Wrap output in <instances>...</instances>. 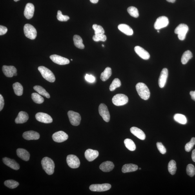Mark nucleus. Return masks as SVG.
Instances as JSON below:
<instances>
[{"instance_id": "32", "label": "nucleus", "mask_w": 195, "mask_h": 195, "mask_svg": "<svg viewBox=\"0 0 195 195\" xmlns=\"http://www.w3.org/2000/svg\"><path fill=\"white\" fill-rule=\"evenodd\" d=\"M33 88L39 94L46 97V98H50V96L49 94L42 86L39 85L35 86Z\"/></svg>"}, {"instance_id": "41", "label": "nucleus", "mask_w": 195, "mask_h": 195, "mask_svg": "<svg viewBox=\"0 0 195 195\" xmlns=\"http://www.w3.org/2000/svg\"><path fill=\"white\" fill-rule=\"evenodd\" d=\"M187 174L190 177L193 176L195 175V168L192 164H189L187 166Z\"/></svg>"}, {"instance_id": "9", "label": "nucleus", "mask_w": 195, "mask_h": 195, "mask_svg": "<svg viewBox=\"0 0 195 195\" xmlns=\"http://www.w3.org/2000/svg\"><path fill=\"white\" fill-rule=\"evenodd\" d=\"M111 187V185L109 184H96L91 185L89 189L93 192H102L107 191Z\"/></svg>"}, {"instance_id": "6", "label": "nucleus", "mask_w": 195, "mask_h": 195, "mask_svg": "<svg viewBox=\"0 0 195 195\" xmlns=\"http://www.w3.org/2000/svg\"><path fill=\"white\" fill-rule=\"evenodd\" d=\"M128 102L127 96L124 94H117L113 97L112 102L115 106H119L125 105Z\"/></svg>"}, {"instance_id": "13", "label": "nucleus", "mask_w": 195, "mask_h": 195, "mask_svg": "<svg viewBox=\"0 0 195 195\" xmlns=\"http://www.w3.org/2000/svg\"><path fill=\"white\" fill-rule=\"evenodd\" d=\"M37 121L46 124L52 123L53 121L52 117L48 114L43 112H39L35 115Z\"/></svg>"}, {"instance_id": "29", "label": "nucleus", "mask_w": 195, "mask_h": 195, "mask_svg": "<svg viewBox=\"0 0 195 195\" xmlns=\"http://www.w3.org/2000/svg\"><path fill=\"white\" fill-rule=\"evenodd\" d=\"M74 43L75 45L77 48L83 49L85 48V46L83 43V40L81 37L79 35H75L74 36Z\"/></svg>"}, {"instance_id": "2", "label": "nucleus", "mask_w": 195, "mask_h": 195, "mask_svg": "<svg viewBox=\"0 0 195 195\" xmlns=\"http://www.w3.org/2000/svg\"><path fill=\"white\" fill-rule=\"evenodd\" d=\"M137 93L142 99L145 100L149 99L150 93L147 86L145 84L142 83H137L136 86Z\"/></svg>"}, {"instance_id": "27", "label": "nucleus", "mask_w": 195, "mask_h": 195, "mask_svg": "<svg viewBox=\"0 0 195 195\" xmlns=\"http://www.w3.org/2000/svg\"><path fill=\"white\" fill-rule=\"evenodd\" d=\"M138 169L137 165L133 164H125L123 166L122 168V171L124 173L136 171Z\"/></svg>"}, {"instance_id": "14", "label": "nucleus", "mask_w": 195, "mask_h": 195, "mask_svg": "<svg viewBox=\"0 0 195 195\" xmlns=\"http://www.w3.org/2000/svg\"><path fill=\"white\" fill-rule=\"evenodd\" d=\"M50 58L54 63L59 65H66L70 63L69 60L57 55H51Z\"/></svg>"}, {"instance_id": "34", "label": "nucleus", "mask_w": 195, "mask_h": 195, "mask_svg": "<svg viewBox=\"0 0 195 195\" xmlns=\"http://www.w3.org/2000/svg\"><path fill=\"white\" fill-rule=\"evenodd\" d=\"M174 119L175 121L182 125H185L187 123V119L184 115L177 114L174 115Z\"/></svg>"}, {"instance_id": "22", "label": "nucleus", "mask_w": 195, "mask_h": 195, "mask_svg": "<svg viewBox=\"0 0 195 195\" xmlns=\"http://www.w3.org/2000/svg\"><path fill=\"white\" fill-rule=\"evenodd\" d=\"M130 131L132 134L137 138L141 140H145L146 136L142 130L136 127H132L130 128Z\"/></svg>"}, {"instance_id": "1", "label": "nucleus", "mask_w": 195, "mask_h": 195, "mask_svg": "<svg viewBox=\"0 0 195 195\" xmlns=\"http://www.w3.org/2000/svg\"><path fill=\"white\" fill-rule=\"evenodd\" d=\"M42 167L43 169L48 175H52L54 172L55 164L52 159L48 157H45L42 159L41 161Z\"/></svg>"}, {"instance_id": "42", "label": "nucleus", "mask_w": 195, "mask_h": 195, "mask_svg": "<svg viewBox=\"0 0 195 195\" xmlns=\"http://www.w3.org/2000/svg\"><path fill=\"white\" fill-rule=\"evenodd\" d=\"M93 39L94 41L96 42L99 41L105 42L107 39V37L104 34H95L93 36Z\"/></svg>"}, {"instance_id": "44", "label": "nucleus", "mask_w": 195, "mask_h": 195, "mask_svg": "<svg viewBox=\"0 0 195 195\" xmlns=\"http://www.w3.org/2000/svg\"><path fill=\"white\" fill-rule=\"evenodd\" d=\"M195 144V138L193 137L189 143H187L185 146V150L186 152H189L192 149Z\"/></svg>"}, {"instance_id": "58", "label": "nucleus", "mask_w": 195, "mask_h": 195, "mask_svg": "<svg viewBox=\"0 0 195 195\" xmlns=\"http://www.w3.org/2000/svg\"><path fill=\"white\" fill-rule=\"evenodd\" d=\"M71 61H73V60L72 59H71Z\"/></svg>"}, {"instance_id": "12", "label": "nucleus", "mask_w": 195, "mask_h": 195, "mask_svg": "<svg viewBox=\"0 0 195 195\" xmlns=\"http://www.w3.org/2000/svg\"><path fill=\"white\" fill-rule=\"evenodd\" d=\"M52 138L55 142L61 143L67 140L68 136L66 133L63 131H59L52 135Z\"/></svg>"}, {"instance_id": "53", "label": "nucleus", "mask_w": 195, "mask_h": 195, "mask_svg": "<svg viewBox=\"0 0 195 195\" xmlns=\"http://www.w3.org/2000/svg\"><path fill=\"white\" fill-rule=\"evenodd\" d=\"M17 75V72L15 73V74H14V76H16Z\"/></svg>"}, {"instance_id": "51", "label": "nucleus", "mask_w": 195, "mask_h": 195, "mask_svg": "<svg viewBox=\"0 0 195 195\" xmlns=\"http://www.w3.org/2000/svg\"><path fill=\"white\" fill-rule=\"evenodd\" d=\"M90 1L91 3L96 4L98 2L99 0H90Z\"/></svg>"}, {"instance_id": "17", "label": "nucleus", "mask_w": 195, "mask_h": 195, "mask_svg": "<svg viewBox=\"0 0 195 195\" xmlns=\"http://www.w3.org/2000/svg\"><path fill=\"white\" fill-rule=\"evenodd\" d=\"M23 138L27 140H37L40 138L39 133L34 131H29L23 133Z\"/></svg>"}, {"instance_id": "15", "label": "nucleus", "mask_w": 195, "mask_h": 195, "mask_svg": "<svg viewBox=\"0 0 195 195\" xmlns=\"http://www.w3.org/2000/svg\"><path fill=\"white\" fill-rule=\"evenodd\" d=\"M168 76L167 69L164 68L161 72L158 80L159 85L161 88H163L165 86L167 82Z\"/></svg>"}, {"instance_id": "57", "label": "nucleus", "mask_w": 195, "mask_h": 195, "mask_svg": "<svg viewBox=\"0 0 195 195\" xmlns=\"http://www.w3.org/2000/svg\"><path fill=\"white\" fill-rule=\"evenodd\" d=\"M139 170H141V168H139Z\"/></svg>"}, {"instance_id": "18", "label": "nucleus", "mask_w": 195, "mask_h": 195, "mask_svg": "<svg viewBox=\"0 0 195 195\" xmlns=\"http://www.w3.org/2000/svg\"><path fill=\"white\" fill-rule=\"evenodd\" d=\"M2 71L4 75L8 77H13L15 73L17 72V69L14 66H3L2 67Z\"/></svg>"}, {"instance_id": "5", "label": "nucleus", "mask_w": 195, "mask_h": 195, "mask_svg": "<svg viewBox=\"0 0 195 195\" xmlns=\"http://www.w3.org/2000/svg\"><path fill=\"white\" fill-rule=\"evenodd\" d=\"M24 34L28 38L34 39L37 37V32L35 28L30 24H26L24 26Z\"/></svg>"}, {"instance_id": "7", "label": "nucleus", "mask_w": 195, "mask_h": 195, "mask_svg": "<svg viewBox=\"0 0 195 195\" xmlns=\"http://www.w3.org/2000/svg\"><path fill=\"white\" fill-rule=\"evenodd\" d=\"M68 115L72 125L76 126L79 125L81 120V117L78 113L72 111H70L68 112Z\"/></svg>"}, {"instance_id": "11", "label": "nucleus", "mask_w": 195, "mask_h": 195, "mask_svg": "<svg viewBox=\"0 0 195 195\" xmlns=\"http://www.w3.org/2000/svg\"><path fill=\"white\" fill-rule=\"evenodd\" d=\"M168 24L169 20L167 17L165 16L159 17L155 22L154 27L155 29L159 30L167 26Z\"/></svg>"}, {"instance_id": "3", "label": "nucleus", "mask_w": 195, "mask_h": 195, "mask_svg": "<svg viewBox=\"0 0 195 195\" xmlns=\"http://www.w3.org/2000/svg\"><path fill=\"white\" fill-rule=\"evenodd\" d=\"M38 70L40 72L43 78L50 83H54L55 80V77L52 71L45 66H41L38 68Z\"/></svg>"}, {"instance_id": "24", "label": "nucleus", "mask_w": 195, "mask_h": 195, "mask_svg": "<svg viewBox=\"0 0 195 195\" xmlns=\"http://www.w3.org/2000/svg\"><path fill=\"white\" fill-rule=\"evenodd\" d=\"M114 164L111 161H106L102 163L99 166V168L104 172H109L114 169Z\"/></svg>"}, {"instance_id": "20", "label": "nucleus", "mask_w": 195, "mask_h": 195, "mask_svg": "<svg viewBox=\"0 0 195 195\" xmlns=\"http://www.w3.org/2000/svg\"><path fill=\"white\" fill-rule=\"evenodd\" d=\"M85 158L89 161H93L99 156V152L96 150L88 149L86 151L85 153Z\"/></svg>"}, {"instance_id": "31", "label": "nucleus", "mask_w": 195, "mask_h": 195, "mask_svg": "<svg viewBox=\"0 0 195 195\" xmlns=\"http://www.w3.org/2000/svg\"><path fill=\"white\" fill-rule=\"evenodd\" d=\"M13 89L15 94L17 96H21L23 94V86L19 83H14L13 85Z\"/></svg>"}, {"instance_id": "38", "label": "nucleus", "mask_w": 195, "mask_h": 195, "mask_svg": "<svg viewBox=\"0 0 195 195\" xmlns=\"http://www.w3.org/2000/svg\"><path fill=\"white\" fill-rule=\"evenodd\" d=\"M121 82L119 79L116 78L114 79L110 86V90L111 91H113L116 88L120 87Z\"/></svg>"}, {"instance_id": "47", "label": "nucleus", "mask_w": 195, "mask_h": 195, "mask_svg": "<svg viewBox=\"0 0 195 195\" xmlns=\"http://www.w3.org/2000/svg\"><path fill=\"white\" fill-rule=\"evenodd\" d=\"M8 31L7 28L5 26L1 25L0 26V35H3L6 34Z\"/></svg>"}, {"instance_id": "25", "label": "nucleus", "mask_w": 195, "mask_h": 195, "mask_svg": "<svg viewBox=\"0 0 195 195\" xmlns=\"http://www.w3.org/2000/svg\"><path fill=\"white\" fill-rule=\"evenodd\" d=\"M29 119V116L27 113L24 111L20 112L15 119L16 124H23L26 122Z\"/></svg>"}, {"instance_id": "46", "label": "nucleus", "mask_w": 195, "mask_h": 195, "mask_svg": "<svg viewBox=\"0 0 195 195\" xmlns=\"http://www.w3.org/2000/svg\"><path fill=\"white\" fill-rule=\"evenodd\" d=\"M85 79L86 81L90 83H94L96 80L95 77L92 75L86 74L85 76Z\"/></svg>"}, {"instance_id": "28", "label": "nucleus", "mask_w": 195, "mask_h": 195, "mask_svg": "<svg viewBox=\"0 0 195 195\" xmlns=\"http://www.w3.org/2000/svg\"><path fill=\"white\" fill-rule=\"evenodd\" d=\"M112 74L111 68L107 67L105 68L103 72L101 73L100 78L103 81H105L109 79Z\"/></svg>"}, {"instance_id": "37", "label": "nucleus", "mask_w": 195, "mask_h": 195, "mask_svg": "<svg viewBox=\"0 0 195 195\" xmlns=\"http://www.w3.org/2000/svg\"><path fill=\"white\" fill-rule=\"evenodd\" d=\"M4 184L7 187L12 189L17 188L19 184L17 181L11 179L6 181Z\"/></svg>"}, {"instance_id": "8", "label": "nucleus", "mask_w": 195, "mask_h": 195, "mask_svg": "<svg viewBox=\"0 0 195 195\" xmlns=\"http://www.w3.org/2000/svg\"><path fill=\"white\" fill-rule=\"evenodd\" d=\"M66 162L69 167L72 168H77L80 165L79 159L74 155H69L66 157Z\"/></svg>"}, {"instance_id": "33", "label": "nucleus", "mask_w": 195, "mask_h": 195, "mask_svg": "<svg viewBox=\"0 0 195 195\" xmlns=\"http://www.w3.org/2000/svg\"><path fill=\"white\" fill-rule=\"evenodd\" d=\"M124 143L126 147L131 151H134L136 150V145L132 139L129 138L126 139L124 141Z\"/></svg>"}, {"instance_id": "40", "label": "nucleus", "mask_w": 195, "mask_h": 195, "mask_svg": "<svg viewBox=\"0 0 195 195\" xmlns=\"http://www.w3.org/2000/svg\"><path fill=\"white\" fill-rule=\"evenodd\" d=\"M93 28L95 31V34H104L105 33V30L102 26L97 25V24H94L93 25Z\"/></svg>"}, {"instance_id": "48", "label": "nucleus", "mask_w": 195, "mask_h": 195, "mask_svg": "<svg viewBox=\"0 0 195 195\" xmlns=\"http://www.w3.org/2000/svg\"><path fill=\"white\" fill-rule=\"evenodd\" d=\"M4 105L3 97L1 94H0V111L3 110Z\"/></svg>"}, {"instance_id": "16", "label": "nucleus", "mask_w": 195, "mask_h": 195, "mask_svg": "<svg viewBox=\"0 0 195 195\" xmlns=\"http://www.w3.org/2000/svg\"><path fill=\"white\" fill-rule=\"evenodd\" d=\"M34 6L32 3H28L26 4L24 11V16L28 19H31L34 15Z\"/></svg>"}, {"instance_id": "26", "label": "nucleus", "mask_w": 195, "mask_h": 195, "mask_svg": "<svg viewBox=\"0 0 195 195\" xmlns=\"http://www.w3.org/2000/svg\"><path fill=\"white\" fill-rule=\"evenodd\" d=\"M118 28L120 31L127 35H132L134 34L132 29L127 24H120L118 26Z\"/></svg>"}, {"instance_id": "52", "label": "nucleus", "mask_w": 195, "mask_h": 195, "mask_svg": "<svg viewBox=\"0 0 195 195\" xmlns=\"http://www.w3.org/2000/svg\"><path fill=\"white\" fill-rule=\"evenodd\" d=\"M167 2H170V3H174L175 2L176 0H166Z\"/></svg>"}, {"instance_id": "50", "label": "nucleus", "mask_w": 195, "mask_h": 195, "mask_svg": "<svg viewBox=\"0 0 195 195\" xmlns=\"http://www.w3.org/2000/svg\"><path fill=\"white\" fill-rule=\"evenodd\" d=\"M192 160L195 162V149L193 151L192 155Z\"/></svg>"}, {"instance_id": "39", "label": "nucleus", "mask_w": 195, "mask_h": 195, "mask_svg": "<svg viewBox=\"0 0 195 195\" xmlns=\"http://www.w3.org/2000/svg\"><path fill=\"white\" fill-rule=\"evenodd\" d=\"M127 11L130 16L135 18L139 16V13L138 9L134 7L131 6L127 9Z\"/></svg>"}, {"instance_id": "56", "label": "nucleus", "mask_w": 195, "mask_h": 195, "mask_svg": "<svg viewBox=\"0 0 195 195\" xmlns=\"http://www.w3.org/2000/svg\"><path fill=\"white\" fill-rule=\"evenodd\" d=\"M157 32H158L159 33V31L158 30V31H157Z\"/></svg>"}, {"instance_id": "10", "label": "nucleus", "mask_w": 195, "mask_h": 195, "mask_svg": "<svg viewBox=\"0 0 195 195\" xmlns=\"http://www.w3.org/2000/svg\"><path fill=\"white\" fill-rule=\"evenodd\" d=\"M99 112L104 120L108 122L110 120V116L107 106L105 104L101 103L99 107Z\"/></svg>"}, {"instance_id": "4", "label": "nucleus", "mask_w": 195, "mask_h": 195, "mask_svg": "<svg viewBox=\"0 0 195 195\" xmlns=\"http://www.w3.org/2000/svg\"><path fill=\"white\" fill-rule=\"evenodd\" d=\"M189 30V28L186 24H179L175 30V33L178 35V38L180 40H184L185 39L186 35Z\"/></svg>"}, {"instance_id": "36", "label": "nucleus", "mask_w": 195, "mask_h": 195, "mask_svg": "<svg viewBox=\"0 0 195 195\" xmlns=\"http://www.w3.org/2000/svg\"><path fill=\"white\" fill-rule=\"evenodd\" d=\"M32 98L33 101L37 104L43 103L44 101L43 98L37 93H33L32 94Z\"/></svg>"}, {"instance_id": "45", "label": "nucleus", "mask_w": 195, "mask_h": 195, "mask_svg": "<svg viewBox=\"0 0 195 195\" xmlns=\"http://www.w3.org/2000/svg\"><path fill=\"white\" fill-rule=\"evenodd\" d=\"M157 147L161 154H165L166 152V150L165 146H163V144L161 143H156Z\"/></svg>"}, {"instance_id": "55", "label": "nucleus", "mask_w": 195, "mask_h": 195, "mask_svg": "<svg viewBox=\"0 0 195 195\" xmlns=\"http://www.w3.org/2000/svg\"><path fill=\"white\" fill-rule=\"evenodd\" d=\"M102 46H103V47H104V45H102Z\"/></svg>"}, {"instance_id": "54", "label": "nucleus", "mask_w": 195, "mask_h": 195, "mask_svg": "<svg viewBox=\"0 0 195 195\" xmlns=\"http://www.w3.org/2000/svg\"><path fill=\"white\" fill-rule=\"evenodd\" d=\"M15 2H17L19 1V0H14Z\"/></svg>"}, {"instance_id": "43", "label": "nucleus", "mask_w": 195, "mask_h": 195, "mask_svg": "<svg viewBox=\"0 0 195 195\" xmlns=\"http://www.w3.org/2000/svg\"><path fill=\"white\" fill-rule=\"evenodd\" d=\"M57 20L61 21H66L70 19V17L66 15H63L61 11H57Z\"/></svg>"}, {"instance_id": "19", "label": "nucleus", "mask_w": 195, "mask_h": 195, "mask_svg": "<svg viewBox=\"0 0 195 195\" xmlns=\"http://www.w3.org/2000/svg\"><path fill=\"white\" fill-rule=\"evenodd\" d=\"M134 51L141 58L144 60H148L150 58V55L149 53L140 46H136L134 48Z\"/></svg>"}, {"instance_id": "35", "label": "nucleus", "mask_w": 195, "mask_h": 195, "mask_svg": "<svg viewBox=\"0 0 195 195\" xmlns=\"http://www.w3.org/2000/svg\"><path fill=\"white\" fill-rule=\"evenodd\" d=\"M176 163L174 160L170 161L168 165V170L170 173L172 175L175 174L176 171Z\"/></svg>"}, {"instance_id": "21", "label": "nucleus", "mask_w": 195, "mask_h": 195, "mask_svg": "<svg viewBox=\"0 0 195 195\" xmlns=\"http://www.w3.org/2000/svg\"><path fill=\"white\" fill-rule=\"evenodd\" d=\"M3 161L4 164L12 169L15 170H18L20 169L19 164L16 162L14 159H11L5 157L3 159Z\"/></svg>"}, {"instance_id": "49", "label": "nucleus", "mask_w": 195, "mask_h": 195, "mask_svg": "<svg viewBox=\"0 0 195 195\" xmlns=\"http://www.w3.org/2000/svg\"><path fill=\"white\" fill-rule=\"evenodd\" d=\"M190 96H191L192 99L195 101V91H191L190 93Z\"/></svg>"}, {"instance_id": "23", "label": "nucleus", "mask_w": 195, "mask_h": 195, "mask_svg": "<svg viewBox=\"0 0 195 195\" xmlns=\"http://www.w3.org/2000/svg\"><path fill=\"white\" fill-rule=\"evenodd\" d=\"M18 156L25 161H28L29 160L30 154L27 150L23 148H18L16 151Z\"/></svg>"}, {"instance_id": "30", "label": "nucleus", "mask_w": 195, "mask_h": 195, "mask_svg": "<svg viewBox=\"0 0 195 195\" xmlns=\"http://www.w3.org/2000/svg\"><path fill=\"white\" fill-rule=\"evenodd\" d=\"M193 55L189 50L186 51L184 53L181 59V62L183 65L187 64L190 59L192 58Z\"/></svg>"}]
</instances>
